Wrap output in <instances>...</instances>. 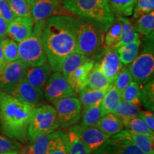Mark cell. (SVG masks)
Returning a JSON list of instances; mask_svg holds the SVG:
<instances>
[{"instance_id": "1", "label": "cell", "mask_w": 154, "mask_h": 154, "mask_svg": "<svg viewBox=\"0 0 154 154\" xmlns=\"http://www.w3.org/2000/svg\"><path fill=\"white\" fill-rule=\"evenodd\" d=\"M78 19L66 15H57L46 19L42 42L48 64L59 72L63 61L76 51Z\"/></svg>"}, {"instance_id": "2", "label": "cell", "mask_w": 154, "mask_h": 154, "mask_svg": "<svg viewBox=\"0 0 154 154\" xmlns=\"http://www.w3.org/2000/svg\"><path fill=\"white\" fill-rule=\"evenodd\" d=\"M36 107L0 91V126L3 134L26 143L29 124Z\"/></svg>"}, {"instance_id": "3", "label": "cell", "mask_w": 154, "mask_h": 154, "mask_svg": "<svg viewBox=\"0 0 154 154\" xmlns=\"http://www.w3.org/2000/svg\"><path fill=\"white\" fill-rule=\"evenodd\" d=\"M63 7L83 21L91 22L104 32L114 22L106 0H63Z\"/></svg>"}, {"instance_id": "4", "label": "cell", "mask_w": 154, "mask_h": 154, "mask_svg": "<svg viewBox=\"0 0 154 154\" xmlns=\"http://www.w3.org/2000/svg\"><path fill=\"white\" fill-rule=\"evenodd\" d=\"M45 21L34 24L31 35L18 43L19 59L28 66H41L47 63L42 42V32Z\"/></svg>"}, {"instance_id": "5", "label": "cell", "mask_w": 154, "mask_h": 154, "mask_svg": "<svg viewBox=\"0 0 154 154\" xmlns=\"http://www.w3.org/2000/svg\"><path fill=\"white\" fill-rule=\"evenodd\" d=\"M99 26L86 21L78 20L76 28V52L89 59L96 57L104 46V33Z\"/></svg>"}, {"instance_id": "6", "label": "cell", "mask_w": 154, "mask_h": 154, "mask_svg": "<svg viewBox=\"0 0 154 154\" xmlns=\"http://www.w3.org/2000/svg\"><path fill=\"white\" fill-rule=\"evenodd\" d=\"M59 126L54 107L44 105L34 109L27 130V140L31 143L41 135L52 133Z\"/></svg>"}, {"instance_id": "7", "label": "cell", "mask_w": 154, "mask_h": 154, "mask_svg": "<svg viewBox=\"0 0 154 154\" xmlns=\"http://www.w3.org/2000/svg\"><path fill=\"white\" fill-rule=\"evenodd\" d=\"M149 42L144 46L143 51L130 63L128 69L133 81L143 86L151 81L154 74L153 39L148 38Z\"/></svg>"}, {"instance_id": "8", "label": "cell", "mask_w": 154, "mask_h": 154, "mask_svg": "<svg viewBox=\"0 0 154 154\" xmlns=\"http://www.w3.org/2000/svg\"><path fill=\"white\" fill-rule=\"evenodd\" d=\"M59 126L67 128L76 124L82 116V105L76 96L63 98L53 102Z\"/></svg>"}, {"instance_id": "9", "label": "cell", "mask_w": 154, "mask_h": 154, "mask_svg": "<svg viewBox=\"0 0 154 154\" xmlns=\"http://www.w3.org/2000/svg\"><path fill=\"white\" fill-rule=\"evenodd\" d=\"M91 154H145L121 131L106 140Z\"/></svg>"}, {"instance_id": "10", "label": "cell", "mask_w": 154, "mask_h": 154, "mask_svg": "<svg viewBox=\"0 0 154 154\" xmlns=\"http://www.w3.org/2000/svg\"><path fill=\"white\" fill-rule=\"evenodd\" d=\"M43 94L46 99L51 103L63 98L76 95L69 84L68 79L58 71L50 75Z\"/></svg>"}, {"instance_id": "11", "label": "cell", "mask_w": 154, "mask_h": 154, "mask_svg": "<svg viewBox=\"0 0 154 154\" xmlns=\"http://www.w3.org/2000/svg\"><path fill=\"white\" fill-rule=\"evenodd\" d=\"M28 66L20 59L5 63L0 71V91L7 93L24 77Z\"/></svg>"}, {"instance_id": "12", "label": "cell", "mask_w": 154, "mask_h": 154, "mask_svg": "<svg viewBox=\"0 0 154 154\" xmlns=\"http://www.w3.org/2000/svg\"><path fill=\"white\" fill-rule=\"evenodd\" d=\"M72 128L79 136L85 147L86 154H91L96 151L110 137L96 126H85L79 124L74 125Z\"/></svg>"}, {"instance_id": "13", "label": "cell", "mask_w": 154, "mask_h": 154, "mask_svg": "<svg viewBox=\"0 0 154 154\" xmlns=\"http://www.w3.org/2000/svg\"><path fill=\"white\" fill-rule=\"evenodd\" d=\"M60 1L58 0H35L32 5V17L34 24L46 20L51 17L61 15Z\"/></svg>"}, {"instance_id": "14", "label": "cell", "mask_w": 154, "mask_h": 154, "mask_svg": "<svg viewBox=\"0 0 154 154\" xmlns=\"http://www.w3.org/2000/svg\"><path fill=\"white\" fill-rule=\"evenodd\" d=\"M99 65L101 70L112 84L123 66L116 48L105 49L103 58L99 62Z\"/></svg>"}, {"instance_id": "15", "label": "cell", "mask_w": 154, "mask_h": 154, "mask_svg": "<svg viewBox=\"0 0 154 154\" xmlns=\"http://www.w3.org/2000/svg\"><path fill=\"white\" fill-rule=\"evenodd\" d=\"M14 97L31 104L38 105L42 101L43 93L34 88L26 81L25 77L22 79L16 86L7 92Z\"/></svg>"}, {"instance_id": "16", "label": "cell", "mask_w": 154, "mask_h": 154, "mask_svg": "<svg viewBox=\"0 0 154 154\" xmlns=\"http://www.w3.org/2000/svg\"><path fill=\"white\" fill-rule=\"evenodd\" d=\"M33 27L34 21L32 17H16L8 24L7 36L19 43L31 35Z\"/></svg>"}, {"instance_id": "17", "label": "cell", "mask_w": 154, "mask_h": 154, "mask_svg": "<svg viewBox=\"0 0 154 154\" xmlns=\"http://www.w3.org/2000/svg\"><path fill=\"white\" fill-rule=\"evenodd\" d=\"M51 71L52 69L47 63L41 66H29L24 77L31 85L43 93Z\"/></svg>"}, {"instance_id": "18", "label": "cell", "mask_w": 154, "mask_h": 154, "mask_svg": "<svg viewBox=\"0 0 154 154\" xmlns=\"http://www.w3.org/2000/svg\"><path fill=\"white\" fill-rule=\"evenodd\" d=\"M61 131H54L48 134L41 135L27 145L22 144L18 150L19 154H44L51 140L60 134Z\"/></svg>"}, {"instance_id": "19", "label": "cell", "mask_w": 154, "mask_h": 154, "mask_svg": "<svg viewBox=\"0 0 154 154\" xmlns=\"http://www.w3.org/2000/svg\"><path fill=\"white\" fill-rule=\"evenodd\" d=\"M94 63L95 61L94 59H88L84 64L74 71L67 78L71 86L76 94L86 87L88 74L93 68Z\"/></svg>"}, {"instance_id": "20", "label": "cell", "mask_w": 154, "mask_h": 154, "mask_svg": "<svg viewBox=\"0 0 154 154\" xmlns=\"http://www.w3.org/2000/svg\"><path fill=\"white\" fill-rule=\"evenodd\" d=\"M95 126L109 136L118 134L124 128L122 119L114 113L102 116Z\"/></svg>"}, {"instance_id": "21", "label": "cell", "mask_w": 154, "mask_h": 154, "mask_svg": "<svg viewBox=\"0 0 154 154\" xmlns=\"http://www.w3.org/2000/svg\"><path fill=\"white\" fill-rule=\"evenodd\" d=\"M111 84L112 83L100 69L99 62L94 63L93 68L88 74L86 87L93 89H102L109 87Z\"/></svg>"}, {"instance_id": "22", "label": "cell", "mask_w": 154, "mask_h": 154, "mask_svg": "<svg viewBox=\"0 0 154 154\" xmlns=\"http://www.w3.org/2000/svg\"><path fill=\"white\" fill-rule=\"evenodd\" d=\"M121 101V94L112 84L101 101L102 116L114 112Z\"/></svg>"}, {"instance_id": "23", "label": "cell", "mask_w": 154, "mask_h": 154, "mask_svg": "<svg viewBox=\"0 0 154 154\" xmlns=\"http://www.w3.org/2000/svg\"><path fill=\"white\" fill-rule=\"evenodd\" d=\"M126 136L145 154H154V138L146 134H138L129 130H122Z\"/></svg>"}, {"instance_id": "24", "label": "cell", "mask_w": 154, "mask_h": 154, "mask_svg": "<svg viewBox=\"0 0 154 154\" xmlns=\"http://www.w3.org/2000/svg\"><path fill=\"white\" fill-rule=\"evenodd\" d=\"M88 59H90L89 58L86 56L75 51L67 56L66 59L63 61L59 72H60L63 76L68 78L69 75L74 71L84 64Z\"/></svg>"}, {"instance_id": "25", "label": "cell", "mask_w": 154, "mask_h": 154, "mask_svg": "<svg viewBox=\"0 0 154 154\" xmlns=\"http://www.w3.org/2000/svg\"><path fill=\"white\" fill-rule=\"evenodd\" d=\"M110 87L111 86L109 87L102 88V89H93V88L86 87L81 90L79 94L80 95V101L83 109H87L94 105L97 102L101 101L103 96Z\"/></svg>"}, {"instance_id": "26", "label": "cell", "mask_w": 154, "mask_h": 154, "mask_svg": "<svg viewBox=\"0 0 154 154\" xmlns=\"http://www.w3.org/2000/svg\"><path fill=\"white\" fill-rule=\"evenodd\" d=\"M116 20L119 21L121 24V35L120 41L117 44L116 49L120 46L136 41L140 38L139 33L136 32L134 26L128 18L124 17H117Z\"/></svg>"}, {"instance_id": "27", "label": "cell", "mask_w": 154, "mask_h": 154, "mask_svg": "<svg viewBox=\"0 0 154 154\" xmlns=\"http://www.w3.org/2000/svg\"><path fill=\"white\" fill-rule=\"evenodd\" d=\"M138 0H106L108 5L113 15L118 17H129Z\"/></svg>"}, {"instance_id": "28", "label": "cell", "mask_w": 154, "mask_h": 154, "mask_svg": "<svg viewBox=\"0 0 154 154\" xmlns=\"http://www.w3.org/2000/svg\"><path fill=\"white\" fill-rule=\"evenodd\" d=\"M140 46V40L138 38L131 43L117 47V52L119 54L121 63L124 65L130 64L138 56Z\"/></svg>"}, {"instance_id": "29", "label": "cell", "mask_w": 154, "mask_h": 154, "mask_svg": "<svg viewBox=\"0 0 154 154\" xmlns=\"http://www.w3.org/2000/svg\"><path fill=\"white\" fill-rule=\"evenodd\" d=\"M134 28L138 33L143 34L148 38L153 39L154 11L138 17Z\"/></svg>"}, {"instance_id": "30", "label": "cell", "mask_w": 154, "mask_h": 154, "mask_svg": "<svg viewBox=\"0 0 154 154\" xmlns=\"http://www.w3.org/2000/svg\"><path fill=\"white\" fill-rule=\"evenodd\" d=\"M124 128L131 131L146 134L154 138V131H151L144 121L139 116L131 117L122 119Z\"/></svg>"}, {"instance_id": "31", "label": "cell", "mask_w": 154, "mask_h": 154, "mask_svg": "<svg viewBox=\"0 0 154 154\" xmlns=\"http://www.w3.org/2000/svg\"><path fill=\"white\" fill-rule=\"evenodd\" d=\"M66 142L68 154H86L79 136L72 127L66 134Z\"/></svg>"}, {"instance_id": "32", "label": "cell", "mask_w": 154, "mask_h": 154, "mask_svg": "<svg viewBox=\"0 0 154 154\" xmlns=\"http://www.w3.org/2000/svg\"><path fill=\"white\" fill-rule=\"evenodd\" d=\"M82 121L83 126H95L102 116L101 109V101L87 109L82 110Z\"/></svg>"}, {"instance_id": "33", "label": "cell", "mask_w": 154, "mask_h": 154, "mask_svg": "<svg viewBox=\"0 0 154 154\" xmlns=\"http://www.w3.org/2000/svg\"><path fill=\"white\" fill-rule=\"evenodd\" d=\"M2 49L5 63L12 62L19 59L18 43L10 38H5L1 40Z\"/></svg>"}, {"instance_id": "34", "label": "cell", "mask_w": 154, "mask_h": 154, "mask_svg": "<svg viewBox=\"0 0 154 154\" xmlns=\"http://www.w3.org/2000/svg\"><path fill=\"white\" fill-rule=\"evenodd\" d=\"M140 90L141 88L139 84L134 81H132L121 94V99L122 101L128 102L138 106L141 103Z\"/></svg>"}, {"instance_id": "35", "label": "cell", "mask_w": 154, "mask_h": 154, "mask_svg": "<svg viewBox=\"0 0 154 154\" xmlns=\"http://www.w3.org/2000/svg\"><path fill=\"white\" fill-rule=\"evenodd\" d=\"M121 35V24L118 20H114L104 36L105 48H116L120 41Z\"/></svg>"}, {"instance_id": "36", "label": "cell", "mask_w": 154, "mask_h": 154, "mask_svg": "<svg viewBox=\"0 0 154 154\" xmlns=\"http://www.w3.org/2000/svg\"><path fill=\"white\" fill-rule=\"evenodd\" d=\"M44 154H68L66 142V133L61 131L51 140Z\"/></svg>"}, {"instance_id": "37", "label": "cell", "mask_w": 154, "mask_h": 154, "mask_svg": "<svg viewBox=\"0 0 154 154\" xmlns=\"http://www.w3.org/2000/svg\"><path fill=\"white\" fill-rule=\"evenodd\" d=\"M17 17H32V5L26 0H7Z\"/></svg>"}, {"instance_id": "38", "label": "cell", "mask_w": 154, "mask_h": 154, "mask_svg": "<svg viewBox=\"0 0 154 154\" xmlns=\"http://www.w3.org/2000/svg\"><path fill=\"white\" fill-rule=\"evenodd\" d=\"M140 101L148 110L153 111L154 109V82L152 79L140 90Z\"/></svg>"}, {"instance_id": "39", "label": "cell", "mask_w": 154, "mask_h": 154, "mask_svg": "<svg viewBox=\"0 0 154 154\" xmlns=\"http://www.w3.org/2000/svg\"><path fill=\"white\" fill-rule=\"evenodd\" d=\"M140 111V110L137 106L132 104L128 102L121 101L119 106L116 108L113 113L120 117L121 119H123L138 116Z\"/></svg>"}, {"instance_id": "40", "label": "cell", "mask_w": 154, "mask_h": 154, "mask_svg": "<svg viewBox=\"0 0 154 154\" xmlns=\"http://www.w3.org/2000/svg\"><path fill=\"white\" fill-rule=\"evenodd\" d=\"M132 81L133 78L129 72V69L126 66H122L121 71L117 75L116 78L115 79L113 85L115 86V88L118 90L121 95L124 90Z\"/></svg>"}, {"instance_id": "41", "label": "cell", "mask_w": 154, "mask_h": 154, "mask_svg": "<svg viewBox=\"0 0 154 154\" xmlns=\"http://www.w3.org/2000/svg\"><path fill=\"white\" fill-rule=\"evenodd\" d=\"M153 9L154 0H138L133 10L134 17L137 19L142 15L153 11Z\"/></svg>"}, {"instance_id": "42", "label": "cell", "mask_w": 154, "mask_h": 154, "mask_svg": "<svg viewBox=\"0 0 154 154\" xmlns=\"http://www.w3.org/2000/svg\"><path fill=\"white\" fill-rule=\"evenodd\" d=\"M22 143L18 140L11 139L0 135V153L6 151H18Z\"/></svg>"}, {"instance_id": "43", "label": "cell", "mask_w": 154, "mask_h": 154, "mask_svg": "<svg viewBox=\"0 0 154 154\" xmlns=\"http://www.w3.org/2000/svg\"><path fill=\"white\" fill-rule=\"evenodd\" d=\"M0 17L5 19L8 24L17 17L11 11L7 0H0Z\"/></svg>"}, {"instance_id": "44", "label": "cell", "mask_w": 154, "mask_h": 154, "mask_svg": "<svg viewBox=\"0 0 154 154\" xmlns=\"http://www.w3.org/2000/svg\"><path fill=\"white\" fill-rule=\"evenodd\" d=\"M138 116L143 120L144 122L147 124L149 128L151 131H154V115L153 111H140Z\"/></svg>"}, {"instance_id": "45", "label": "cell", "mask_w": 154, "mask_h": 154, "mask_svg": "<svg viewBox=\"0 0 154 154\" xmlns=\"http://www.w3.org/2000/svg\"><path fill=\"white\" fill-rule=\"evenodd\" d=\"M7 27H8V23L0 17V40L7 37Z\"/></svg>"}, {"instance_id": "46", "label": "cell", "mask_w": 154, "mask_h": 154, "mask_svg": "<svg viewBox=\"0 0 154 154\" xmlns=\"http://www.w3.org/2000/svg\"><path fill=\"white\" fill-rule=\"evenodd\" d=\"M5 65V60H4L2 49V45H1V40H0V71H1V69L3 68Z\"/></svg>"}, {"instance_id": "47", "label": "cell", "mask_w": 154, "mask_h": 154, "mask_svg": "<svg viewBox=\"0 0 154 154\" xmlns=\"http://www.w3.org/2000/svg\"><path fill=\"white\" fill-rule=\"evenodd\" d=\"M0 154H19L18 151H6L3 153H0Z\"/></svg>"}, {"instance_id": "48", "label": "cell", "mask_w": 154, "mask_h": 154, "mask_svg": "<svg viewBox=\"0 0 154 154\" xmlns=\"http://www.w3.org/2000/svg\"><path fill=\"white\" fill-rule=\"evenodd\" d=\"M26 1L29 2L31 4V5H32V4H33L34 2H35V0H26Z\"/></svg>"}, {"instance_id": "49", "label": "cell", "mask_w": 154, "mask_h": 154, "mask_svg": "<svg viewBox=\"0 0 154 154\" xmlns=\"http://www.w3.org/2000/svg\"><path fill=\"white\" fill-rule=\"evenodd\" d=\"M58 1H63V0H58Z\"/></svg>"}, {"instance_id": "50", "label": "cell", "mask_w": 154, "mask_h": 154, "mask_svg": "<svg viewBox=\"0 0 154 154\" xmlns=\"http://www.w3.org/2000/svg\"><path fill=\"white\" fill-rule=\"evenodd\" d=\"M0 129H1V126H0Z\"/></svg>"}]
</instances>
